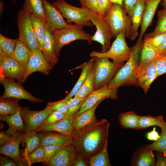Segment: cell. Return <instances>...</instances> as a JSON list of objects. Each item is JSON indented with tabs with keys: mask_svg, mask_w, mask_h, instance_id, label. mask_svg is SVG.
<instances>
[{
	"mask_svg": "<svg viewBox=\"0 0 166 166\" xmlns=\"http://www.w3.org/2000/svg\"><path fill=\"white\" fill-rule=\"evenodd\" d=\"M110 124L103 119L81 129L73 130L72 144L87 162L102 148L108 136Z\"/></svg>",
	"mask_w": 166,
	"mask_h": 166,
	"instance_id": "obj_1",
	"label": "cell"
},
{
	"mask_svg": "<svg viewBox=\"0 0 166 166\" xmlns=\"http://www.w3.org/2000/svg\"><path fill=\"white\" fill-rule=\"evenodd\" d=\"M144 40L138 39L135 45L131 48L129 58L126 63L117 71L108 84L111 89L118 88L124 85H137L136 78L139 65L141 50Z\"/></svg>",
	"mask_w": 166,
	"mask_h": 166,
	"instance_id": "obj_2",
	"label": "cell"
},
{
	"mask_svg": "<svg viewBox=\"0 0 166 166\" xmlns=\"http://www.w3.org/2000/svg\"><path fill=\"white\" fill-rule=\"evenodd\" d=\"M84 26L69 23L64 28L57 30L53 33L55 42V54L57 59L62 48L71 42L78 40L92 42L91 35L84 30Z\"/></svg>",
	"mask_w": 166,
	"mask_h": 166,
	"instance_id": "obj_3",
	"label": "cell"
},
{
	"mask_svg": "<svg viewBox=\"0 0 166 166\" xmlns=\"http://www.w3.org/2000/svg\"><path fill=\"white\" fill-rule=\"evenodd\" d=\"M124 7L116 4L113 6L105 18L110 27L113 37L116 38L122 32L126 38H129L132 30L130 19Z\"/></svg>",
	"mask_w": 166,
	"mask_h": 166,
	"instance_id": "obj_4",
	"label": "cell"
},
{
	"mask_svg": "<svg viewBox=\"0 0 166 166\" xmlns=\"http://www.w3.org/2000/svg\"><path fill=\"white\" fill-rule=\"evenodd\" d=\"M95 57L93 65L95 71L94 90L108 85L117 70L124 64L112 62L105 57Z\"/></svg>",
	"mask_w": 166,
	"mask_h": 166,
	"instance_id": "obj_5",
	"label": "cell"
},
{
	"mask_svg": "<svg viewBox=\"0 0 166 166\" xmlns=\"http://www.w3.org/2000/svg\"><path fill=\"white\" fill-rule=\"evenodd\" d=\"M53 5L69 23L73 22L84 26H94L89 20L91 10L89 9L75 7L64 0H57L53 2Z\"/></svg>",
	"mask_w": 166,
	"mask_h": 166,
	"instance_id": "obj_6",
	"label": "cell"
},
{
	"mask_svg": "<svg viewBox=\"0 0 166 166\" xmlns=\"http://www.w3.org/2000/svg\"><path fill=\"white\" fill-rule=\"evenodd\" d=\"M125 38L124 33L120 32L107 51L104 53L93 51L90 54V56L110 58L116 63H124L129 58L131 53V48L127 45Z\"/></svg>",
	"mask_w": 166,
	"mask_h": 166,
	"instance_id": "obj_7",
	"label": "cell"
},
{
	"mask_svg": "<svg viewBox=\"0 0 166 166\" xmlns=\"http://www.w3.org/2000/svg\"><path fill=\"white\" fill-rule=\"evenodd\" d=\"M89 20L96 28L95 33L92 37V42H96L101 44L102 50L101 52H106L111 46V40L113 38L109 24L104 18L92 11Z\"/></svg>",
	"mask_w": 166,
	"mask_h": 166,
	"instance_id": "obj_8",
	"label": "cell"
},
{
	"mask_svg": "<svg viewBox=\"0 0 166 166\" xmlns=\"http://www.w3.org/2000/svg\"><path fill=\"white\" fill-rule=\"evenodd\" d=\"M17 26L19 33L18 38L25 43L32 52L39 49L30 17L23 8L18 12Z\"/></svg>",
	"mask_w": 166,
	"mask_h": 166,
	"instance_id": "obj_9",
	"label": "cell"
},
{
	"mask_svg": "<svg viewBox=\"0 0 166 166\" xmlns=\"http://www.w3.org/2000/svg\"><path fill=\"white\" fill-rule=\"evenodd\" d=\"M13 79L9 77L0 79V82L4 88V93L1 98L15 97L26 100L34 103L43 101L42 99L32 95L25 89L21 83L16 82Z\"/></svg>",
	"mask_w": 166,
	"mask_h": 166,
	"instance_id": "obj_10",
	"label": "cell"
},
{
	"mask_svg": "<svg viewBox=\"0 0 166 166\" xmlns=\"http://www.w3.org/2000/svg\"><path fill=\"white\" fill-rule=\"evenodd\" d=\"M50 112L47 107L40 111L31 110L28 107H21L20 113L25 127L24 134L40 127Z\"/></svg>",
	"mask_w": 166,
	"mask_h": 166,
	"instance_id": "obj_11",
	"label": "cell"
},
{
	"mask_svg": "<svg viewBox=\"0 0 166 166\" xmlns=\"http://www.w3.org/2000/svg\"><path fill=\"white\" fill-rule=\"evenodd\" d=\"M0 79L9 77L22 82L25 73L22 66L16 60L5 55L0 49Z\"/></svg>",
	"mask_w": 166,
	"mask_h": 166,
	"instance_id": "obj_12",
	"label": "cell"
},
{
	"mask_svg": "<svg viewBox=\"0 0 166 166\" xmlns=\"http://www.w3.org/2000/svg\"><path fill=\"white\" fill-rule=\"evenodd\" d=\"M117 88H110L108 85L93 90L85 98L75 116L91 108L101 100L109 98L117 100Z\"/></svg>",
	"mask_w": 166,
	"mask_h": 166,
	"instance_id": "obj_13",
	"label": "cell"
},
{
	"mask_svg": "<svg viewBox=\"0 0 166 166\" xmlns=\"http://www.w3.org/2000/svg\"><path fill=\"white\" fill-rule=\"evenodd\" d=\"M157 77L155 60L139 65L136 74L137 82L145 94Z\"/></svg>",
	"mask_w": 166,
	"mask_h": 166,
	"instance_id": "obj_14",
	"label": "cell"
},
{
	"mask_svg": "<svg viewBox=\"0 0 166 166\" xmlns=\"http://www.w3.org/2000/svg\"><path fill=\"white\" fill-rule=\"evenodd\" d=\"M47 28L52 33L55 30L63 29L69 23L53 5L46 0H43Z\"/></svg>",
	"mask_w": 166,
	"mask_h": 166,
	"instance_id": "obj_15",
	"label": "cell"
},
{
	"mask_svg": "<svg viewBox=\"0 0 166 166\" xmlns=\"http://www.w3.org/2000/svg\"><path fill=\"white\" fill-rule=\"evenodd\" d=\"M78 153L70 144L61 148L45 164L50 166H72Z\"/></svg>",
	"mask_w": 166,
	"mask_h": 166,
	"instance_id": "obj_16",
	"label": "cell"
},
{
	"mask_svg": "<svg viewBox=\"0 0 166 166\" xmlns=\"http://www.w3.org/2000/svg\"><path fill=\"white\" fill-rule=\"evenodd\" d=\"M53 67V66L50 64L45 59L42 51L38 49L33 52L22 82H24L30 75L35 72L38 71L48 75Z\"/></svg>",
	"mask_w": 166,
	"mask_h": 166,
	"instance_id": "obj_17",
	"label": "cell"
},
{
	"mask_svg": "<svg viewBox=\"0 0 166 166\" xmlns=\"http://www.w3.org/2000/svg\"><path fill=\"white\" fill-rule=\"evenodd\" d=\"M24 135V134L18 133L12 136L7 143L0 148L1 154L10 157L19 166H23L22 158L20 156L19 147Z\"/></svg>",
	"mask_w": 166,
	"mask_h": 166,
	"instance_id": "obj_18",
	"label": "cell"
},
{
	"mask_svg": "<svg viewBox=\"0 0 166 166\" xmlns=\"http://www.w3.org/2000/svg\"><path fill=\"white\" fill-rule=\"evenodd\" d=\"M145 5V0H138L128 13L132 28L129 38L134 40L138 36V29L141 25Z\"/></svg>",
	"mask_w": 166,
	"mask_h": 166,
	"instance_id": "obj_19",
	"label": "cell"
},
{
	"mask_svg": "<svg viewBox=\"0 0 166 166\" xmlns=\"http://www.w3.org/2000/svg\"><path fill=\"white\" fill-rule=\"evenodd\" d=\"M153 151L143 146L137 148L133 153L130 161L132 166H156V160Z\"/></svg>",
	"mask_w": 166,
	"mask_h": 166,
	"instance_id": "obj_20",
	"label": "cell"
},
{
	"mask_svg": "<svg viewBox=\"0 0 166 166\" xmlns=\"http://www.w3.org/2000/svg\"><path fill=\"white\" fill-rule=\"evenodd\" d=\"M162 0H145V5L141 25V30L139 39H142L146 30L152 24L158 6Z\"/></svg>",
	"mask_w": 166,
	"mask_h": 166,
	"instance_id": "obj_21",
	"label": "cell"
},
{
	"mask_svg": "<svg viewBox=\"0 0 166 166\" xmlns=\"http://www.w3.org/2000/svg\"><path fill=\"white\" fill-rule=\"evenodd\" d=\"M40 145L52 144L66 145L72 144L71 135L52 131L40 132Z\"/></svg>",
	"mask_w": 166,
	"mask_h": 166,
	"instance_id": "obj_22",
	"label": "cell"
},
{
	"mask_svg": "<svg viewBox=\"0 0 166 166\" xmlns=\"http://www.w3.org/2000/svg\"><path fill=\"white\" fill-rule=\"evenodd\" d=\"M44 47L42 51L45 59L51 65H55L58 59L55 54V42L53 34L47 27L45 30L44 37Z\"/></svg>",
	"mask_w": 166,
	"mask_h": 166,
	"instance_id": "obj_23",
	"label": "cell"
},
{
	"mask_svg": "<svg viewBox=\"0 0 166 166\" xmlns=\"http://www.w3.org/2000/svg\"><path fill=\"white\" fill-rule=\"evenodd\" d=\"M73 120V118L65 117L56 123L39 127L34 131L40 132L52 131L71 135L74 129Z\"/></svg>",
	"mask_w": 166,
	"mask_h": 166,
	"instance_id": "obj_24",
	"label": "cell"
},
{
	"mask_svg": "<svg viewBox=\"0 0 166 166\" xmlns=\"http://www.w3.org/2000/svg\"><path fill=\"white\" fill-rule=\"evenodd\" d=\"M20 109L14 114L7 116L0 115L1 121H5L8 125L9 128L6 132V134L13 136L18 133L24 132L25 127L20 114Z\"/></svg>",
	"mask_w": 166,
	"mask_h": 166,
	"instance_id": "obj_25",
	"label": "cell"
},
{
	"mask_svg": "<svg viewBox=\"0 0 166 166\" xmlns=\"http://www.w3.org/2000/svg\"><path fill=\"white\" fill-rule=\"evenodd\" d=\"M104 100L96 103L91 108L75 116L73 120L74 129H79L97 121L95 115L96 109L99 104Z\"/></svg>",
	"mask_w": 166,
	"mask_h": 166,
	"instance_id": "obj_26",
	"label": "cell"
},
{
	"mask_svg": "<svg viewBox=\"0 0 166 166\" xmlns=\"http://www.w3.org/2000/svg\"><path fill=\"white\" fill-rule=\"evenodd\" d=\"M14 58L22 67L25 75L33 52L24 43L17 39Z\"/></svg>",
	"mask_w": 166,
	"mask_h": 166,
	"instance_id": "obj_27",
	"label": "cell"
},
{
	"mask_svg": "<svg viewBox=\"0 0 166 166\" xmlns=\"http://www.w3.org/2000/svg\"><path fill=\"white\" fill-rule=\"evenodd\" d=\"M95 58V57H93L88 61L77 67V69L80 68L82 69L81 72L74 86L64 99L68 100L73 97L79 90L85 80L90 70L93 66Z\"/></svg>",
	"mask_w": 166,
	"mask_h": 166,
	"instance_id": "obj_28",
	"label": "cell"
},
{
	"mask_svg": "<svg viewBox=\"0 0 166 166\" xmlns=\"http://www.w3.org/2000/svg\"><path fill=\"white\" fill-rule=\"evenodd\" d=\"M26 11L30 17L34 34L38 42L39 49L42 51L44 47L43 40L45 30L47 27L46 22L42 20Z\"/></svg>",
	"mask_w": 166,
	"mask_h": 166,
	"instance_id": "obj_29",
	"label": "cell"
},
{
	"mask_svg": "<svg viewBox=\"0 0 166 166\" xmlns=\"http://www.w3.org/2000/svg\"><path fill=\"white\" fill-rule=\"evenodd\" d=\"M140 118V116L129 111L119 114V121L123 128L139 130Z\"/></svg>",
	"mask_w": 166,
	"mask_h": 166,
	"instance_id": "obj_30",
	"label": "cell"
},
{
	"mask_svg": "<svg viewBox=\"0 0 166 166\" xmlns=\"http://www.w3.org/2000/svg\"><path fill=\"white\" fill-rule=\"evenodd\" d=\"M22 142L25 144V148L22 153V156L23 158H25L29 155L40 145V134L35 131H33L24 134Z\"/></svg>",
	"mask_w": 166,
	"mask_h": 166,
	"instance_id": "obj_31",
	"label": "cell"
},
{
	"mask_svg": "<svg viewBox=\"0 0 166 166\" xmlns=\"http://www.w3.org/2000/svg\"><path fill=\"white\" fill-rule=\"evenodd\" d=\"M161 53L159 49L155 48L147 41L144 40L140 51L139 65L155 60Z\"/></svg>",
	"mask_w": 166,
	"mask_h": 166,
	"instance_id": "obj_32",
	"label": "cell"
},
{
	"mask_svg": "<svg viewBox=\"0 0 166 166\" xmlns=\"http://www.w3.org/2000/svg\"><path fill=\"white\" fill-rule=\"evenodd\" d=\"M19 100L15 97H0V115L7 116L16 113L21 108L19 104Z\"/></svg>",
	"mask_w": 166,
	"mask_h": 166,
	"instance_id": "obj_33",
	"label": "cell"
},
{
	"mask_svg": "<svg viewBox=\"0 0 166 166\" xmlns=\"http://www.w3.org/2000/svg\"><path fill=\"white\" fill-rule=\"evenodd\" d=\"M108 139L107 137L104 145L100 151L92 156L87 163L90 166H110L108 151Z\"/></svg>",
	"mask_w": 166,
	"mask_h": 166,
	"instance_id": "obj_34",
	"label": "cell"
},
{
	"mask_svg": "<svg viewBox=\"0 0 166 166\" xmlns=\"http://www.w3.org/2000/svg\"><path fill=\"white\" fill-rule=\"evenodd\" d=\"M22 8L45 22L42 0H25Z\"/></svg>",
	"mask_w": 166,
	"mask_h": 166,
	"instance_id": "obj_35",
	"label": "cell"
},
{
	"mask_svg": "<svg viewBox=\"0 0 166 166\" xmlns=\"http://www.w3.org/2000/svg\"><path fill=\"white\" fill-rule=\"evenodd\" d=\"M94 81L95 71L93 65L85 80L74 96L81 99H85L94 90Z\"/></svg>",
	"mask_w": 166,
	"mask_h": 166,
	"instance_id": "obj_36",
	"label": "cell"
},
{
	"mask_svg": "<svg viewBox=\"0 0 166 166\" xmlns=\"http://www.w3.org/2000/svg\"><path fill=\"white\" fill-rule=\"evenodd\" d=\"M157 126L161 130L166 127V122L161 116L153 117L150 115L140 116V129H145L149 127Z\"/></svg>",
	"mask_w": 166,
	"mask_h": 166,
	"instance_id": "obj_37",
	"label": "cell"
},
{
	"mask_svg": "<svg viewBox=\"0 0 166 166\" xmlns=\"http://www.w3.org/2000/svg\"><path fill=\"white\" fill-rule=\"evenodd\" d=\"M157 20L155 29L152 32L145 35L148 38L153 37L161 33L166 32V7L157 12Z\"/></svg>",
	"mask_w": 166,
	"mask_h": 166,
	"instance_id": "obj_38",
	"label": "cell"
},
{
	"mask_svg": "<svg viewBox=\"0 0 166 166\" xmlns=\"http://www.w3.org/2000/svg\"><path fill=\"white\" fill-rule=\"evenodd\" d=\"M17 39H11L0 34V49L5 55L14 58Z\"/></svg>",
	"mask_w": 166,
	"mask_h": 166,
	"instance_id": "obj_39",
	"label": "cell"
},
{
	"mask_svg": "<svg viewBox=\"0 0 166 166\" xmlns=\"http://www.w3.org/2000/svg\"><path fill=\"white\" fill-rule=\"evenodd\" d=\"M44 156V146L40 145L27 157L22 158L23 166H31L37 162H42Z\"/></svg>",
	"mask_w": 166,
	"mask_h": 166,
	"instance_id": "obj_40",
	"label": "cell"
},
{
	"mask_svg": "<svg viewBox=\"0 0 166 166\" xmlns=\"http://www.w3.org/2000/svg\"><path fill=\"white\" fill-rule=\"evenodd\" d=\"M143 146L152 151L166 152V127L161 130L160 137L157 140L151 144Z\"/></svg>",
	"mask_w": 166,
	"mask_h": 166,
	"instance_id": "obj_41",
	"label": "cell"
},
{
	"mask_svg": "<svg viewBox=\"0 0 166 166\" xmlns=\"http://www.w3.org/2000/svg\"><path fill=\"white\" fill-rule=\"evenodd\" d=\"M85 99H81L74 96L69 99L68 111L65 115V117L74 119Z\"/></svg>",
	"mask_w": 166,
	"mask_h": 166,
	"instance_id": "obj_42",
	"label": "cell"
},
{
	"mask_svg": "<svg viewBox=\"0 0 166 166\" xmlns=\"http://www.w3.org/2000/svg\"><path fill=\"white\" fill-rule=\"evenodd\" d=\"M68 100L64 99L54 102H50L48 103L47 107L51 112L58 111L66 114L68 111Z\"/></svg>",
	"mask_w": 166,
	"mask_h": 166,
	"instance_id": "obj_43",
	"label": "cell"
},
{
	"mask_svg": "<svg viewBox=\"0 0 166 166\" xmlns=\"http://www.w3.org/2000/svg\"><path fill=\"white\" fill-rule=\"evenodd\" d=\"M65 145L52 144L44 146V156L42 162L45 164Z\"/></svg>",
	"mask_w": 166,
	"mask_h": 166,
	"instance_id": "obj_44",
	"label": "cell"
},
{
	"mask_svg": "<svg viewBox=\"0 0 166 166\" xmlns=\"http://www.w3.org/2000/svg\"><path fill=\"white\" fill-rule=\"evenodd\" d=\"M65 115L64 114L58 111L51 112L40 127L56 123L65 118Z\"/></svg>",
	"mask_w": 166,
	"mask_h": 166,
	"instance_id": "obj_45",
	"label": "cell"
},
{
	"mask_svg": "<svg viewBox=\"0 0 166 166\" xmlns=\"http://www.w3.org/2000/svg\"><path fill=\"white\" fill-rule=\"evenodd\" d=\"M155 62L157 77L166 74V53H162Z\"/></svg>",
	"mask_w": 166,
	"mask_h": 166,
	"instance_id": "obj_46",
	"label": "cell"
},
{
	"mask_svg": "<svg viewBox=\"0 0 166 166\" xmlns=\"http://www.w3.org/2000/svg\"><path fill=\"white\" fill-rule=\"evenodd\" d=\"M98 14L105 18L111 9L113 4L110 0H97Z\"/></svg>",
	"mask_w": 166,
	"mask_h": 166,
	"instance_id": "obj_47",
	"label": "cell"
},
{
	"mask_svg": "<svg viewBox=\"0 0 166 166\" xmlns=\"http://www.w3.org/2000/svg\"><path fill=\"white\" fill-rule=\"evenodd\" d=\"M166 38V32L162 33L153 37L148 38L144 36V40L147 41L152 46L159 49Z\"/></svg>",
	"mask_w": 166,
	"mask_h": 166,
	"instance_id": "obj_48",
	"label": "cell"
},
{
	"mask_svg": "<svg viewBox=\"0 0 166 166\" xmlns=\"http://www.w3.org/2000/svg\"><path fill=\"white\" fill-rule=\"evenodd\" d=\"M81 7L86 8L98 14L97 0H79Z\"/></svg>",
	"mask_w": 166,
	"mask_h": 166,
	"instance_id": "obj_49",
	"label": "cell"
},
{
	"mask_svg": "<svg viewBox=\"0 0 166 166\" xmlns=\"http://www.w3.org/2000/svg\"><path fill=\"white\" fill-rule=\"evenodd\" d=\"M156 166H166V152L156 151Z\"/></svg>",
	"mask_w": 166,
	"mask_h": 166,
	"instance_id": "obj_50",
	"label": "cell"
},
{
	"mask_svg": "<svg viewBox=\"0 0 166 166\" xmlns=\"http://www.w3.org/2000/svg\"><path fill=\"white\" fill-rule=\"evenodd\" d=\"M17 165V163L14 161L10 160L6 157L0 156L1 166H16Z\"/></svg>",
	"mask_w": 166,
	"mask_h": 166,
	"instance_id": "obj_51",
	"label": "cell"
},
{
	"mask_svg": "<svg viewBox=\"0 0 166 166\" xmlns=\"http://www.w3.org/2000/svg\"><path fill=\"white\" fill-rule=\"evenodd\" d=\"M138 0H123L124 8L128 14L130 10L135 5Z\"/></svg>",
	"mask_w": 166,
	"mask_h": 166,
	"instance_id": "obj_52",
	"label": "cell"
},
{
	"mask_svg": "<svg viewBox=\"0 0 166 166\" xmlns=\"http://www.w3.org/2000/svg\"><path fill=\"white\" fill-rule=\"evenodd\" d=\"M147 137L149 140L156 141L159 139L160 135L156 131V128L155 127L152 131L147 134Z\"/></svg>",
	"mask_w": 166,
	"mask_h": 166,
	"instance_id": "obj_53",
	"label": "cell"
},
{
	"mask_svg": "<svg viewBox=\"0 0 166 166\" xmlns=\"http://www.w3.org/2000/svg\"><path fill=\"white\" fill-rule=\"evenodd\" d=\"M87 161L79 154L74 162L72 166H86L88 165Z\"/></svg>",
	"mask_w": 166,
	"mask_h": 166,
	"instance_id": "obj_54",
	"label": "cell"
},
{
	"mask_svg": "<svg viewBox=\"0 0 166 166\" xmlns=\"http://www.w3.org/2000/svg\"><path fill=\"white\" fill-rule=\"evenodd\" d=\"M12 136L6 134L4 131L0 133V145L2 146L7 143L11 138Z\"/></svg>",
	"mask_w": 166,
	"mask_h": 166,
	"instance_id": "obj_55",
	"label": "cell"
},
{
	"mask_svg": "<svg viewBox=\"0 0 166 166\" xmlns=\"http://www.w3.org/2000/svg\"><path fill=\"white\" fill-rule=\"evenodd\" d=\"M161 53H166V38L159 48Z\"/></svg>",
	"mask_w": 166,
	"mask_h": 166,
	"instance_id": "obj_56",
	"label": "cell"
},
{
	"mask_svg": "<svg viewBox=\"0 0 166 166\" xmlns=\"http://www.w3.org/2000/svg\"><path fill=\"white\" fill-rule=\"evenodd\" d=\"M110 2L113 4H119L124 7L123 4V0H110Z\"/></svg>",
	"mask_w": 166,
	"mask_h": 166,
	"instance_id": "obj_57",
	"label": "cell"
},
{
	"mask_svg": "<svg viewBox=\"0 0 166 166\" xmlns=\"http://www.w3.org/2000/svg\"><path fill=\"white\" fill-rule=\"evenodd\" d=\"M160 5L163 7H166V0H163L160 3Z\"/></svg>",
	"mask_w": 166,
	"mask_h": 166,
	"instance_id": "obj_58",
	"label": "cell"
},
{
	"mask_svg": "<svg viewBox=\"0 0 166 166\" xmlns=\"http://www.w3.org/2000/svg\"></svg>",
	"mask_w": 166,
	"mask_h": 166,
	"instance_id": "obj_59",
	"label": "cell"
}]
</instances>
